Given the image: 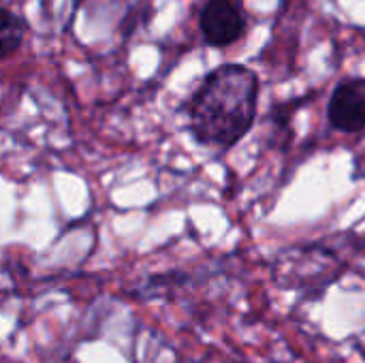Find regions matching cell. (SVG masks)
Here are the masks:
<instances>
[{
  "instance_id": "obj_5",
  "label": "cell",
  "mask_w": 365,
  "mask_h": 363,
  "mask_svg": "<svg viewBox=\"0 0 365 363\" xmlns=\"http://www.w3.org/2000/svg\"><path fill=\"white\" fill-rule=\"evenodd\" d=\"M81 2H83V0H73V4H75V6H79Z\"/></svg>"
},
{
  "instance_id": "obj_4",
  "label": "cell",
  "mask_w": 365,
  "mask_h": 363,
  "mask_svg": "<svg viewBox=\"0 0 365 363\" xmlns=\"http://www.w3.org/2000/svg\"><path fill=\"white\" fill-rule=\"evenodd\" d=\"M26 36L24 19L6 6H0V60L13 56Z\"/></svg>"
},
{
  "instance_id": "obj_1",
  "label": "cell",
  "mask_w": 365,
  "mask_h": 363,
  "mask_svg": "<svg viewBox=\"0 0 365 363\" xmlns=\"http://www.w3.org/2000/svg\"><path fill=\"white\" fill-rule=\"evenodd\" d=\"M259 77L244 64L216 66L188 103V126L197 143L229 150L252 128Z\"/></svg>"
},
{
  "instance_id": "obj_2",
  "label": "cell",
  "mask_w": 365,
  "mask_h": 363,
  "mask_svg": "<svg viewBox=\"0 0 365 363\" xmlns=\"http://www.w3.org/2000/svg\"><path fill=\"white\" fill-rule=\"evenodd\" d=\"M199 30L207 45L229 47L246 32V15L235 0H207L199 13Z\"/></svg>"
},
{
  "instance_id": "obj_3",
  "label": "cell",
  "mask_w": 365,
  "mask_h": 363,
  "mask_svg": "<svg viewBox=\"0 0 365 363\" xmlns=\"http://www.w3.org/2000/svg\"><path fill=\"white\" fill-rule=\"evenodd\" d=\"M327 118L342 133H359L365 128V83L342 81L327 105Z\"/></svg>"
}]
</instances>
